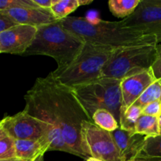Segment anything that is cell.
I'll use <instances>...</instances> for the list:
<instances>
[{
    "label": "cell",
    "mask_w": 161,
    "mask_h": 161,
    "mask_svg": "<svg viewBox=\"0 0 161 161\" xmlns=\"http://www.w3.org/2000/svg\"><path fill=\"white\" fill-rule=\"evenodd\" d=\"M50 142L46 137L39 139L15 140L16 158L20 161H34L50 151Z\"/></svg>",
    "instance_id": "obj_13"
},
{
    "label": "cell",
    "mask_w": 161,
    "mask_h": 161,
    "mask_svg": "<svg viewBox=\"0 0 161 161\" xmlns=\"http://www.w3.org/2000/svg\"><path fill=\"white\" fill-rule=\"evenodd\" d=\"M36 27L17 25L0 34L2 53L24 55L34 42Z\"/></svg>",
    "instance_id": "obj_9"
},
{
    "label": "cell",
    "mask_w": 161,
    "mask_h": 161,
    "mask_svg": "<svg viewBox=\"0 0 161 161\" xmlns=\"http://www.w3.org/2000/svg\"><path fill=\"white\" fill-rule=\"evenodd\" d=\"M19 161H20V160H19Z\"/></svg>",
    "instance_id": "obj_36"
},
{
    "label": "cell",
    "mask_w": 161,
    "mask_h": 161,
    "mask_svg": "<svg viewBox=\"0 0 161 161\" xmlns=\"http://www.w3.org/2000/svg\"><path fill=\"white\" fill-rule=\"evenodd\" d=\"M135 161H161V158L160 157H138L135 160Z\"/></svg>",
    "instance_id": "obj_27"
},
{
    "label": "cell",
    "mask_w": 161,
    "mask_h": 161,
    "mask_svg": "<svg viewBox=\"0 0 161 161\" xmlns=\"http://www.w3.org/2000/svg\"><path fill=\"white\" fill-rule=\"evenodd\" d=\"M81 135L91 157L102 161H122L110 132L91 121H83Z\"/></svg>",
    "instance_id": "obj_8"
},
{
    "label": "cell",
    "mask_w": 161,
    "mask_h": 161,
    "mask_svg": "<svg viewBox=\"0 0 161 161\" xmlns=\"http://www.w3.org/2000/svg\"><path fill=\"white\" fill-rule=\"evenodd\" d=\"M135 133L145 135L146 137L160 135L158 117L142 114L137 121L135 126Z\"/></svg>",
    "instance_id": "obj_16"
},
{
    "label": "cell",
    "mask_w": 161,
    "mask_h": 161,
    "mask_svg": "<svg viewBox=\"0 0 161 161\" xmlns=\"http://www.w3.org/2000/svg\"><path fill=\"white\" fill-rule=\"evenodd\" d=\"M157 44L116 49L102 72V76L122 80L152 69L157 58Z\"/></svg>",
    "instance_id": "obj_6"
},
{
    "label": "cell",
    "mask_w": 161,
    "mask_h": 161,
    "mask_svg": "<svg viewBox=\"0 0 161 161\" xmlns=\"http://www.w3.org/2000/svg\"><path fill=\"white\" fill-rule=\"evenodd\" d=\"M115 50L86 42L69 67L61 71H53L48 75L69 89L91 83L102 77L104 66Z\"/></svg>",
    "instance_id": "obj_4"
},
{
    "label": "cell",
    "mask_w": 161,
    "mask_h": 161,
    "mask_svg": "<svg viewBox=\"0 0 161 161\" xmlns=\"http://www.w3.org/2000/svg\"><path fill=\"white\" fill-rule=\"evenodd\" d=\"M121 21L145 36H156L161 43V0H141L133 14Z\"/></svg>",
    "instance_id": "obj_7"
},
{
    "label": "cell",
    "mask_w": 161,
    "mask_h": 161,
    "mask_svg": "<svg viewBox=\"0 0 161 161\" xmlns=\"http://www.w3.org/2000/svg\"><path fill=\"white\" fill-rule=\"evenodd\" d=\"M120 83L121 80L102 76L92 83L71 90L91 120L94 112L105 108L111 112L119 122L122 106Z\"/></svg>",
    "instance_id": "obj_5"
},
{
    "label": "cell",
    "mask_w": 161,
    "mask_h": 161,
    "mask_svg": "<svg viewBox=\"0 0 161 161\" xmlns=\"http://www.w3.org/2000/svg\"><path fill=\"white\" fill-rule=\"evenodd\" d=\"M161 113V102H155L148 104L143 108L142 114L158 117Z\"/></svg>",
    "instance_id": "obj_24"
},
{
    "label": "cell",
    "mask_w": 161,
    "mask_h": 161,
    "mask_svg": "<svg viewBox=\"0 0 161 161\" xmlns=\"http://www.w3.org/2000/svg\"><path fill=\"white\" fill-rule=\"evenodd\" d=\"M85 42L62 26L60 20L37 28L34 42L23 56L44 55L58 63L56 71L69 67L79 56Z\"/></svg>",
    "instance_id": "obj_3"
},
{
    "label": "cell",
    "mask_w": 161,
    "mask_h": 161,
    "mask_svg": "<svg viewBox=\"0 0 161 161\" xmlns=\"http://www.w3.org/2000/svg\"><path fill=\"white\" fill-rule=\"evenodd\" d=\"M2 52H1V47H0V53H1Z\"/></svg>",
    "instance_id": "obj_34"
},
{
    "label": "cell",
    "mask_w": 161,
    "mask_h": 161,
    "mask_svg": "<svg viewBox=\"0 0 161 161\" xmlns=\"http://www.w3.org/2000/svg\"><path fill=\"white\" fill-rule=\"evenodd\" d=\"M16 25L17 24L5 11H0V34Z\"/></svg>",
    "instance_id": "obj_23"
},
{
    "label": "cell",
    "mask_w": 161,
    "mask_h": 161,
    "mask_svg": "<svg viewBox=\"0 0 161 161\" xmlns=\"http://www.w3.org/2000/svg\"><path fill=\"white\" fill-rule=\"evenodd\" d=\"M64 28L77 35L86 42L119 49L135 46L158 44L156 36H145L127 28L122 21H95L80 17H68L60 20Z\"/></svg>",
    "instance_id": "obj_2"
},
{
    "label": "cell",
    "mask_w": 161,
    "mask_h": 161,
    "mask_svg": "<svg viewBox=\"0 0 161 161\" xmlns=\"http://www.w3.org/2000/svg\"><path fill=\"white\" fill-rule=\"evenodd\" d=\"M0 161H19V160L17 158H14V159H10V160H0Z\"/></svg>",
    "instance_id": "obj_32"
},
{
    "label": "cell",
    "mask_w": 161,
    "mask_h": 161,
    "mask_svg": "<svg viewBox=\"0 0 161 161\" xmlns=\"http://www.w3.org/2000/svg\"><path fill=\"white\" fill-rule=\"evenodd\" d=\"M80 6V0H54L50 10L57 20H61L69 17Z\"/></svg>",
    "instance_id": "obj_18"
},
{
    "label": "cell",
    "mask_w": 161,
    "mask_h": 161,
    "mask_svg": "<svg viewBox=\"0 0 161 161\" xmlns=\"http://www.w3.org/2000/svg\"><path fill=\"white\" fill-rule=\"evenodd\" d=\"M85 161H102L101 160H98V159L97 158H94V157H89V158H87L86 160H85Z\"/></svg>",
    "instance_id": "obj_30"
},
{
    "label": "cell",
    "mask_w": 161,
    "mask_h": 161,
    "mask_svg": "<svg viewBox=\"0 0 161 161\" xmlns=\"http://www.w3.org/2000/svg\"><path fill=\"white\" fill-rule=\"evenodd\" d=\"M161 102V79H157L135 102V104L144 108L148 104Z\"/></svg>",
    "instance_id": "obj_19"
},
{
    "label": "cell",
    "mask_w": 161,
    "mask_h": 161,
    "mask_svg": "<svg viewBox=\"0 0 161 161\" xmlns=\"http://www.w3.org/2000/svg\"><path fill=\"white\" fill-rule=\"evenodd\" d=\"M92 0H80V5L81 6H85V5L91 4L92 3Z\"/></svg>",
    "instance_id": "obj_28"
},
{
    "label": "cell",
    "mask_w": 161,
    "mask_h": 161,
    "mask_svg": "<svg viewBox=\"0 0 161 161\" xmlns=\"http://www.w3.org/2000/svg\"><path fill=\"white\" fill-rule=\"evenodd\" d=\"M158 125H159V131H160V135H161V113L158 116Z\"/></svg>",
    "instance_id": "obj_29"
},
{
    "label": "cell",
    "mask_w": 161,
    "mask_h": 161,
    "mask_svg": "<svg viewBox=\"0 0 161 161\" xmlns=\"http://www.w3.org/2000/svg\"><path fill=\"white\" fill-rule=\"evenodd\" d=\"M141 106L134 103L127 108H120L119 124V128L135 133V126L138 118L142 114Z\"/></svg>",
    "instance_id": "obj_14"
},
{
    "label": "cell",
    "mask_w": 161,
    "mask_h": 161,
    "mask_svg": "<svg viewBox=\"0 0 161 161\" xmlns=\"http://www.w3.org/2000/svg\"><path fill=\"white\" fill-rule=\"evenodd\" d=\"M41 80L50 97L64 141L75 156L84 160L91 157L81 135L82 123L92 122L89 115L72 90L61 85L49 75Z\"/></svg>",
    "instance_id": "obj_1"
},
{
    "label": "cell",
    "mask_w": 161,
    "mask_h": 161,
    "mask_svg": "<svg viewBox=\"0 0 161 161\" xmlns=\"http://www.w3.org/2000/svg\"><path fill=\"white\" fill-rule=\"evenodd\" d=\"M141 0H109L108 8L115 17L127 18L136 9Z\"/></svg>",
    "instance_id": "obj_15"
},
{
    "label": "cell",
    "mask_w": 161,
    "mask_h": 161,
    "mask_svg": "<svg viewBox=\"0 0 161 161\" xmlns=\"http://www.w3.org/2000/svg\"><path fill=\"white\" fill-rule=\"evenodd\" d=\"M17 25H30L39 27L49 25L57 21L50 9H42L40 7L16 8V9L5 10Z\"/></svg>",
    "instance_id": "obj_12"
},
{
    "label": "cell",
    "mask_w": 161,
    "mask_h": 161,
    "mask_svg": "<svg viewBox=\"0 0 161 161\" xmlns=\"http://www.w3.org/2000/svg\"><path fill=\"white\" fill-rule=\"evenodd\" d=\"M141 157L161 158V135L146 137L144 147L138 157Z\"/></svg>",
    "instance_id": "obj_21"
},
{
    "label": "cell",
    "mask_w": 161,
    "mask_h": 161,
    "mask_svg": "<svg viewBox=\"0 0 161 161\" xmlns=\"http://www.w3.org/2000/svg\"><path fill=\"white\" fill-rule=\"evenodd\" d=\"M16 158L15 139L12 138L0 125V160Z\"/></svg>",
    "instance_id": "obj_20"
},
{
    "label": "cell",
    "mask_w": 161,
    "mask_h": 161,
    "mask_svg": "<svg viewBox=\"0 0 161 161\" xmlns=\"http://www.w3.org/2000/svg\"><path fill=\"white\" fill-rule=\"evenodd\" d=\"M157 78L152 69H147L137 75L121 80L120 89L122 94V106L127 108L133 105L144 91L153 83Z\"/></svg>",
    "instance_id": "obj_10"
},
{
    "label": "cell",
    "mask_w": 161,
    "mask_h": 161,
    "mask_svg": "<svg viewBox=\"0 0 161 161\" xmlns=\"http://www.w3.org/2000/svg\"><path fill=\"white\" fill-rule=\"evenodd\" d=\"M92 121L95 125L108 132H113L119 127V122L113 113L108 110L102 108L94 112Z\"/></svg>",
    "instance_id": "obj_17"
},
{
    "label": "cell",
    "mask_w": 161,
    "mask_h": 161,
    "mask_svg": "<svg viewBox=\"0 0 161 161\" xmlns=\"http://www.w3.org/2000/svg\"><path fill=\"white\" fill-rule=\"evenodd\" d=\"M153 73L157 79H161V43L157 45V58L152 67Z\"/></svg>",
    "instance_id": "obj_25"
},
{
    "label": "cell",
    "mask_w": 161,
    "mask_h": 161,
    "mask_svg": "<svg viewBox=\"0 0 161 161\" xmlns=\"http://www.w3.org/2000/svg\"><path fill=\"white\" fill-rule=\"evenodd\" d=\"M130 161H135V160H130Z\"/></svg>",
    "instance_id": "obj_35"
},
{
    "label": "cell",
    "mask_w": 161,
    "mask_h": 161,
    "mask_svg": "<svg viewBox=\"0 0 161 161\" xmlns=\"http://www.w3.org/2000/svg\"><path fill=\"white\" fill-rule=\"evenodd\" d=\"M34 161H44V155H41L38 157L37 159H36Z\"/></svg>",
    "instance_id": "obj_31"
},
{
    "label": "cell",
    "mask_w": 161,
    "mask_h": 161,
    "mask_svg": "<svg viewBox=\"0 0 161 161\" xmlns=\"http://www.w3.org/2000/svg\"><path fill=\"white\" fill-rule=\"evenodd\" d=\"M39 7L33 0H0V11L8 10L16 8Z\"/></svg>",
    "instance_id": "obj_22"
},
{
    "label": "cell",
    "mask_w": 161,
    "mask_h": 161,
    "mask_svg": "<svg viewBox=\"0 0 161 161\" xmlns=\"http://www.w3.org/2000/svg\"><path fill=\"white\" fill-rule=\"evenodd\" d=\"M1 124H2V119H1V120H0V125H1Z\"/></svg>",
    "instance_id": "obj_33"
},
{
    "label": "cell",
    "mask_w": 161,
    "mask_h": 161,
    "mask_svg": "<svg viewBox=\"0 0 161 161\" xmlns=\"http://www.w3.org/2000/svg\"><path fill=\"white\" fill-rule=\"evenodd\" d=\"M110 133L116 143L121 160H134L139 157L144 147L146 136L122 130L119 127Z\"/></svg>",
    "instance_id": "obj_11"
},
{
    "label": "cell",
    "mask_w": 161,
    "mask_h": 161,
    "mask_svg": "<svg viewBox=\"0 0 161 161\" xmlns=\"http://www.w3.org/2000/svg\"><path fill=\"white\" fill-rule=\"evenodd\" d=\"M35 3L40 8L46 9H50L53 6L54 0H33Z\"/></svg>",
    "instance_id": "obj_26"
}]
</instances>
